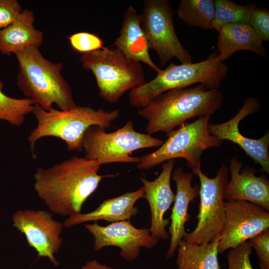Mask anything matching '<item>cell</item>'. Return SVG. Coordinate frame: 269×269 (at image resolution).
<instances>
[{
    "instance_id": "obj_16",
    "label": "cell",
    "mask_w": 269,
    "mask_h": 269,
    "mask_svg": "<svg viewBox=\"0 0 269 269\" xmlns=\"http://www.w3.org/2000/svg\"><path fill=\"white\" fill-rule=\"evenodd\" d=\"M229 170L231 178L226 187L225 200L250 202L269 211V181L267 177L257 176L253 168L243 166L236 156L230 159Z\"/></svg>"
},
{
    "instance_id": "obj_22",
    "label": "cell",
    "mask_w": 269,
    "mask_h": 269,
    "mask_svg": "<svg viewBox=\"0 0 269 269\" xmlns=\"http://www.w3.org/2000/svg\"><path fill=\"white\" fill-rule=\"evenodd\" d=\"M220 236L212 242L193 245L183 239L177 247V269H220L218 260Z\"/></svg>"
},
{
    "instance_id": "obj_24",
    "label": "cell",
    "mask_w": 269,
    "mask_h": 269,
    "mask_svg": "<svg viewBox=\"0 0 269 269\" xmlns=\"http://www.w3.org/2000/svg\"><path fill=\"white\" fill-rule=\"evenodd\" d=\"M215 16L212 28L219 31L223 25L232 23L249 24L257 8L255 4L242 5L229 0H215Z\"/></svg>"
},
{
    "instance_id": "obj_29",
    "label": "cell",
    "mask_w": 269,
    "mask_h": 269,
    "mask_svg": "<svg viewBox=\"0 0 269 269\" xmlns=\"http://www.w3.org/2000/svg\"><path fill=\"white\" fill-rule=\"evenodd\" d=\"M249 24L263 42L269 40V12L268 9L256 8L251 16Z\"/></svg>"
},
{
    "instance_id": "obj_13",
    "label": "cell",
    "mask_w": 269,
    "mask_h": 269,
    "mask_svg": "<svg viewBox=\"0 0 269 269\" xmlns=\"http://www.w3.org/2000/svg\"><path fill=\"white\" fill-rule=\"evenodd\" d=\"M85 228L94 237V249L99 251L109 246L119 248L120 256L127 261L136 259L141 248L151 249L158 240L148 228L135 227L130 220L121 221L102 226L97 222L85 224Z\"/></svg>"
},
{
    "instance_id": "obj_9",
    "label": "cell",
    "mask_w": 269,
    "mask_h": 269,
    "mask_svg": "<svg viewBox=\"0 0 269 269\" xmlns=\"http://www.w3.org/2000/svg\"><path fill=\"white\" fill-rule=\"evenodd\" d=\"M200 181V204L195 228L186 232L182 239L193 245L214 241L219 237L225 221V193L228 183V169L222 164L216 175L210 178L199 168L194 173Z\"/></svg>"
},
{
    "instance_id": "obj_3",
    "label": "cell",
    "mask_w": 269,
    "mask_h": 269,
    "mask_svg": "<svg viewBox=\"0 0 269 269\" xmlns=\"http://www.w3.org/2000/svg\"><path fill=\"white\" fill-rule=\"evenodd\" d=\"M14 54L19 69L17 85L27 98L45 110L52 109L53 104L62 111L77 106L70 87L62 75V63L47 60L35 46Z\"/></svg>"
},
{
    "instance_id": "obj_7",
    "label": "cell",
    "mask_w": 269,
    "mask_h": 269,
    "mask_svg": "<svg viewBox=\"0 0 269 269\" xmlns=\"http://www.w3.org/2000/svg\"><path fill=\"white\" fill-rule=\"evenodd\" d=\"M211 116L184 123L166 135L167 139L155 151L139 157L136 168L148 169L178 158L186 160L193 173L201 168V158L206 149L220 146L223 141L211 135L208 129Z\"/></svg>"
},
{
    "instance_id": "obj_8",
    "label": "cell",
    "mask_w": 269,
    "mask_h": 269,
    "mask_svg": "<svg viewBox=\"0 0 269 269\" xmlns=\"http://www.w3.org/2000/svg\"><path fill=\"white\" fill-rule=\"evenodd\" d=\"M106 129L94 126L86 132L83 143L84 157L100 165L112 163H135L139 157L132 156L133 151L159 147L163 141L134 129L131 120L116 131L107 133Z\"/></svg>"
},
{
    "instance_id": "obj_26",
    "label": "cell",
    "mask_w": 269,
    "mask_h": 269,
    "mask_svg": "<svg viewBox=\"0 0 269 269\" xmlns=\"http://www.w3.org/2000/svg\"><path fill=\"white\" fill-rule=\"evenodd\" d=\"M68 38L73 49L83 54L104 47L103 40L95 33L80 32L71 34Z\"/></svg>"
},
{
    "instance_id": "obj_30",
    "label": "cell",
    "mask_w": 269,
    "mask_h": 269,
    "mask_svg": "<svg viewBox=\"0 0 269 269\" xmlns=\"http://www.w3.org/2000/svg\"><path fill=\"white\" fill-rule=\"evenodd\" d=\"M22 10L16 0H0V30L13 23Z\"/></svg>"
},
{
    "instance_id": "obj_28",
    "label": "cell",
    "mask_w": 269,
    "mask_h": 269,
    "mask_svg": "<svg viewBox=\"0 0 269 269\" xmlns=\"http://www.w3.org/2000/svg\"><path fill=\"white\" fill-rule=\"evenodd\" d=\"M248 242L255 251L260 269H269V228L251 238Z\"/></svg>"
},
{
    "instance_id": "obj_27",
    "label": "cell",
    "mask_w": 269,
    "mask_h": 269,
    "mask_svg": "<svg viewBox=\"0 0 269 269\" xmlns=\"http://www.w3.org/2000/svg\"><path fill=\"white\" fill-rule=\"evenodd\" d=\"M252 253V248L248 241L230 249L227 255L228 269H255L250 259Z\"/></svg>"
},
{
    "instance_id": "obj_4",
    "label": "cell",
    "mask_w": 269,
    "mask_h": 269,
    "mask_svg": "<svg viewBox=\"0 0 269 269\" xmlns=\"http://www.w3.org/2000/svg\"><path fill=\"white\" fill-rule=\"evenodd\" d=\"M37 126L27 139L33 157H35L36 142L45 136H53L63 140L68 150L83 151L85 134L91 127L98 126L105 129L111 126L120 115V110L105 111L90 107L77 106L71 110L62 111L51 109L45 110L35 104L32 111Z\"/></svg>"
},
{
    "instance_id": "obj_11",
    "label": "cell",
    "mask_w": 269,
    "mask_h": 269,
    "mask_svg": "<svg viewBox=\"0 0 269 269\" xmlns=\"http://www.w3.org/2000/svg\"><path fill=\"white\" fill-rule=\"evenodd\" d=\"M12 220L13 227L24 235L39 257L47 258L55 267L59 265L55 255L63 243V223L54 219L52 213L42 210H18Z\"/></svg>"
},
{
    "instance_id": "obj_1",
    "label": "cell",
    "mask_w": 269,
    "mask_h": 269,
    "mask_svg": "<svg viewBox=\"0 0 269 269\" xmlns=\"http://www.w3.org/2000/svg\"><path fill=\"white\" fill-rule=\"evenodd\" d=\"M100 166L95 161L73 156L48 168L39 167L34 174V190L51 213L68 217L80 214L102 180L116 176L99 175Z\"/></svg>"
},
{
    "instance_id": "obj_14",
    "label": "cell",
    "mask_w": 269,
    "mask_h": 269,
    "mask_svg": "<svg viewBox=\"0 0 269 269\" xmlns=\"http://www.w3.org/2000/svg\"><path fill=\"white\" fill-rule=\"evenodd\" d=\"M260 105L253 97L246 100L237 114L230 120L218 124H209V133L223 141L228 140L240 146L247 155L259 164L263 171L269 174V134L259 139H252L241 134L239 130L241 121L259 110Z\"/></svg>"
},
{
    "instance_id": "obj_18",
    "label": "cell",
    "mask_w": 269,
    "mask_h": 269,
    "mask_svg": "<svg viewBox=\"0 0 269 269\" xmlns=\"http://www.w3.org/2000/svg\"><path fill=\"white\" fill-rule=\"evenodd\" d=\"M143 186L136 191L128 192L116 197L104 200L94 210L69 216L63 223L64 227L69 228L84 223L104 220L110 223L130 220L138 212L134 206L136 202L144 198Z\"/></svg>"
},
{
    "instance_id": "obj_23",
    "label": "cell",
    "mask_w": 269,
    "mask_h": 269,
    "mask_svg": "<svg viewBox=\"0 0 269 269\" xmlns=\"http://www.w3.org/2000/svg\"><path fill=\"white\" fill-rule=\"evenodd\" d=\"M178 17L187 24L204 29H213L215 4L212 0H181Z\"/></svg>"
},
{
    "instance_id": "obj_6",
    "label": "cell",
    "mask_w": 269,
    "mask_h": 269,
    "mask_svg": "<svg viewBox=\"0 0 269 269\" xmlns=\"http://www.w3.org/2000/svg\"><path fill=\"white\" fill-rule=\"evenodd\" d=\"M80 61L94 75L99 95L110 103H116L126 92L146 82L141 63L112 46L83 53Z\"/></svg>"
},
{
    "instance_id": "obj_2",
    "label": "cell",
    "mask_w": 269,
    "mask_h": 269,
    "mask_svg": "<svg viewBox=\"0 0 269 269\" xmlns=\"http://www.w3.org/2000/svg\"><path fill=\"white\" fill-rule=\"evenodd\" d=\"M223 100L218 89L199 84L168 90L138 109L137 114L147 121V134L162 132L167 135L191 119L211 116L221 108Z\"/></svg>"
},
{
    "instance_id": "obj_21",
    "label": "cell",
    "mask_w": 269,
    "mask_h": 269,
    "mask_svg": "<svg viewBox=\"0 0 269 269\" xmlns=\"http://www.w3.org/2000/svg\"><path fill=\"white\" fill-rule=\"evenodd\" d=\"M34 13L25 9L13 23L0 30V51L2 54H15L28 47L41 46L43 34L34 27Z\"/></svg>"
},
{
    "instance_id": "obj_10",
    "label": "cell",
    "mask_w": 269,
    "mask_h": 269,
    "mask_svg": "<svg viewBox=\"0 0 269 269\" xmlns=\"http://www.w3.org/2000/svg\"><path fill=\"white\" fill-rule=\"evenodd\" d=\"M141 25L149 49L157 54L163 67L172 58L181 63H192L190 53L181 43L175 30L173 11L167 0H144Z\"/></svg>"
},
{
    "instance_id": "obj_15",
    "label": "cell",
    "mask_w": 269,
    "mask_h": 269,
    "mask_svg": "<svg viewBox=\"0 0 269 269\" xmlns=\"http://www.w3.org/2000/svg\"><path fill=\"white\" fill-rule=\"evenodd\" d=\"M176 159L164 162L159 176L153 181L139 177L144 189V198L148 202L151 212V224L149 229L151 235L157 240H167L170 235L166 230L169 219L164 215L174 201L175 195L170 184Z\"/></svg>"
},
{
    "instance_id": "obj_20",
    "label": "cell",
    "mask_w": 269,
    "mask_h": 269,
    "mask_svg": "<svg viewBox=\"0 0 269 269\" xmlns=\"http://www.w3.org/2000/svg\"><path fill=\"white\" fill-rule=\"evenodd\" d=\"M218 32V57L222 62L241 50L252 52L262 57L267 56L263 41L249 24H226Z\"/></svg>"
},
{
    "instance_id": "obj_12",
    "label": "cell",
    "mask_w": 269,
    "mask_h": 269,
    "mask_svg": "<svg viewBox=\"0 0 269 269\" xmlns=\"http://www.w3.org/2000/svg\"><path fill=\"white\" fill-rule=\"evenodd\" d=\"M269 228V212L261 206L245 201L226 202L218 252L233 249Z\"/></svg>"
},
{
    "instance_id": "obj_19",
    "label": "cell",
    "mask_w": 269,
    "mask_h": 269,
    "mask_svg": "<svg viewBox=\"0 0 269 269\" xmlns=\"http://www.w3.org/2000/svg\"><path fill=\"white\" fill-rule=\"evenodd\" d=\"M141 22L140 14L130 6L124 13L120 35L112 46L129 58L146 64L157 74L162 70L151 59Z\"/></svg>"
},
{
    "instance_id": "obj_17",
    "label": "cell",
    "mask_w": 269,
    "mask_h": 269,
    "mask_svg": "<svg viewBox=\"0 0 269 269\" xmlns=\"http://www.w3.org/2000/svg\"><path fill=\"white\" fill-rule=\"evenodd\" d=\"M193 174L192 172H185L181 167L176 168L172 173L171 177L176 185V193L170 216V242L166 255L167 259L174 256L179 242L186 232L185 225L190 219L188 213L189 205L199 195V185H192Z\"/></svg>"
},
{
    "instance_id": "obj_31",
    "label": "cell",
    "mask_w": 269,
    "mask_h": 269,
    "mask_svg": "<svg viewBox=\"0 0 269 269\" xmlns=\"http://www.w3.org/2000/svg\"><path fill=\"white\" fill-rule=\"evenodd\" d=\"M80 269H114L113 268L105 264H101L96 260L87 262Z\"/></svg>"
},
{
    "instance_id": "obj_25",
    "label": "cell",
    "mask_w": 269,
    "mask_h": 269,
    "mask_svg": "<svg viewBox=\"0 0 269 269\" xmlns=\"http://www.w3.org/2000/svg\"><path fill=\"white\" fill-rule=\"evenodd\" d=\"M2 87V83L0 81V120L19 127L23 124L25 116L32 113L35 103L27 98L10 97L3 93Z\"/></svg>"
},
{
    "instance_id": "obj_5",
    "label": "cell",
    "mask_w": 269,
    "mask_h": 269,
    "mask_svg": "<svg viewBox=\"0 0 269 269\" xmlns=\"http://www.w3.org/2000/svg\"><path fill=\"white\" fill-rule=\"evenodd\" d=\"M227 74V65L220 60L217 53L196 63H171L152 80L132 90L130 104L134 108L141 109L168 90L197 83L209 89H218Z\"/></svg>"
}]
</instances>
